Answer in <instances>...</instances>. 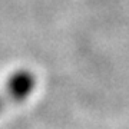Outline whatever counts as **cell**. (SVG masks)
<instances>
[{
	"label": "cell",
	"mask_w": 129,
	"mask_h": 129,
	"mask_svg": "<svg viewBox=\"0 0 129 129\" xmlns=\"http://www.w3.org/2000/svg\"><path fill=\"white\" fill-rule=\"evenodd\" d=\"M36 88V78L30 70H16L0 88V113L7 108L30 98Z\"/></svg>",
	"instance_id": "cell-1"
}]
</instances>
